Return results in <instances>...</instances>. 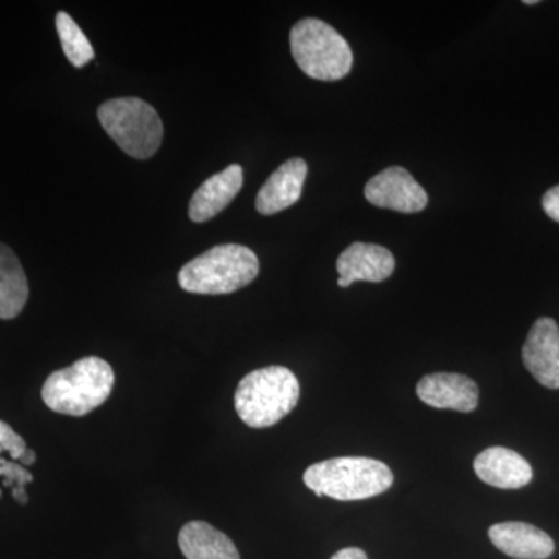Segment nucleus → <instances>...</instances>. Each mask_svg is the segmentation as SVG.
Instances as JSON below:
<instances>
[{
  "label": "nucleus",
  "instance_id": "obj_9",
  "mask_svg": "<svg viewBox=\"0 0 559 559\" xmlns=\"http://www.w3.org/2000/svg\"><path fill=\"white\" fill-rule=\"evenodd\" d=\"M336 270L341 288H348L355 282L381 283L395 271V259L382 246L353 242L341 253Z\"/></svg>",
  "mask_w": 559,
  "mask_h": 559
},
{
  "label": "nucleus",
  "instance_id": "obj_12",
  "mask_svg": "<svg viewBox=\"0 0 559 559\" xmlns=\"http://www.w3.org/2000/svg\"><path fill=\"white\" fill-rule=\"evenodd\" d=\"M307 175V162L299 157L280 165L257 194L255 207L259 213L264 216L275 215L296 204L300 200Z\"/></svg>",
  "mask_w": 559,
  "mask_h": 559
},
{
  "label": "nucleus",
  "instance_id": "obj_1",
  "mask_svg": "<svg viewBox=\"0 0 559 559\" xmlns=\"http://www.w3.org/2000/svg\"><path fill=\"white\" fill-rule=\"evenodd\" d=\"M112 367L105 359L90 356L75 364L53 371L43 388V401L58 414L69 417H84L100 407L112 392Z\"/></svg>",
  "mask_w": 559,
  "mask_h": 559
},
{
  "label": "nucleus",
  "instance_id": "obj_22",
  "mask_svg": "<svg viewBox=\"0 0 559 559\" xmlns=\"http://www.w3.org/2000/svg\"><path fill=\"white\" fill-rule=\"evenodd\" d=\"M13 498L16 502H20L21 506H25L28 502L27 492H25V488L14 487L13 488Z\"/></svg>",
  "mask_w": 559,
  "mask_h": 559
},
{
  "label": "nucleus",
  "instance_id": "obj_26",
  "mask_svg": "<svg viewBox=\"0 0 559 559\" xmlns=\"http://www.w3.org/2000/svg\"><path fill=\"white\" fill-rule=\"evenodd\" d=\"M0 496H2V492H0Z\"/></svg>",
  "mask_w": 559,
  "mask_h": 559
},
{
  "label": "nucleus",
  "instance_id": "obj_6",
  "mask_svg": "<svg viewBox=\"0 0 559 559\" xmlns=\"http://www.w3.org/2000/svg\"><path fill=\"white\" fill-rule=\"evenodd\" d=\"M97 116L109 138L128 156L145 160L160 148L164 124L148 103L135 97L114 98L103 103Z\"/></svg>",
  "mask_w": 559,
  "mask_h": 559
},
{
  "label": "nucleus",
  "instance_id": "obj_18",
  "mask_svg": "<svg viewBox=\"0 0 559 559\" xmlns=\"http://www.w3.org/2000/svg\"><path fill=\"white\" fill-rule=\"evenodd\" d=\"M0 476L5 477L3 485L10 488H24L25 485L32 484L33 481L31 471L24 468V466L17 465V463L3 460L2 457H0Z\"/></svg>",
  "mask_w": 559,
  "mask_h": 559
},
{
  "label": "nucleus",
  "instance_id": "obj_20",
  "mask_svg": "<svg viewBox=\"0 0 559 559\" xmlns=\"http://www.w3.org/2000/svg\"><path fill=\"white\" fill-rule=\"evenodd\" d=\"M543 209L549 218L559 223V186L554 187L544 194Z\"/></svg>",
  "mask_w": 559,
  "mask_h": 559
},
{
  "label": "nucleus",
  "instance_id": "obj_14",
  "mask_svg": "<svg viewBox=\"0 0 559 559\" xmlns=\"http://www.w3.org/2000/svg\"><path fill=\"white\" fill-rule=\"evenodd\" d=\"M245 176L240 165H230L226 170L205 180L194 191L189 205V216L193 223H205L215 218L240 193Z\"/></svg>",
  "mask_w": 559,
  "mask_h": 559
},
{
  "label": "nucleus",
  "instance_id": "obj_16",
  "mask_svg": "<svg viewBox=\"0 0 559 559\" xmlns=\"http://www.w3.org/2000/svg\"><path fill=\"white\" fill-rule=\"evenodd\" d=\"M28 300V282L16 253L0 242V319L17 318Z\"/></svg>",
  "mask_w": 559,
  "mask_h": 559
},
{
  "label": "nucleus",
  "instance_id": "obj_2",
  "mask_svg": "<svg viewBox=\"0 0 559 559\" xmlns=\"http://www.w3.org/2000/svg\"><path fill=\"white\" fill-rule=\"evenodd\" d=\"M300 400V384L286 367L250 371L235 392V411L253 429L271 428L286 417Z\"/></svg>",
  "mask_w": 559,
  "mask_h": 559
},
{
  "label": "nucleus",
  "instance_id": "obj_7",
  "mask_svg": "<svg viewBox=\"0 0 559 559\" xmlns=\"http://www.w3.org/2000/svg\"><path fill=\"white\" fill-rule=\"evenodd\" d=\"M367 201L374 207L418 213L428 205V194L406 168H385L367 182Z\"/></svg>",
  "mask_w": 559,
  "mask_h": 559
},
{
  "label": "nucleus",
  "instance_id": "obj_10",
  "mask_svg": "<svg viewBox=\"0 0 559 559\" xmlns=\"http://www.w3.org/2000/svg\"><path fill=\"white\" fill-rule=\"evenodd\" d=\"M418 399L436 409L476 411L479 388L465 374L432 373L421 378L417 385Z\"/></svg>",
  "mask_w": 559,
  "mask_h": 559
},
{
  "label": "nucleus",
  "instance_id": "obj_23",
  "mask_svg": "<svg viewBox=\"0 0 559 559\" xmlns=\"http://www.w3.org/2000/svg\"><path fill=\"white\" fill-rule=\"evenodd\" d=\"M22 466H32L33 463L36 462V452L32 450H27L24 452V455L20 459Z\"/></svg>",
  "mask_w": 559,
  "mask_h": 559
},
{
  "label": "nucleus",
  "instance_id": "obj_24",
  "mask_svg": "<svg viewBox=\"0 0 559 559\" xmlns=\"http://www.w3.org/2000/svg\"><path fill=\"white\" fill-rule=\"evenodd\" d=\"M525 5H536L538 0H524Z\"/></svg>",
  "mask_w": 559,
  "mask_h": 559
},
{
  "label": "nucleus",
  "instance_id": "obj_11",
  "mask_svg": "<svg viewBox=\"0 0 559 559\" xmlns=\"http://www.w3.org/2000/svg\"><path fill=\"white\" fill-rule=\"evenodd\" d=\"M474 471L481 481L500 489H520L533 479V469L527 460L502 447L480 452L474 460Z\"/></svg>",
  "mask_w": 559,
  "mask_h": 559
},
{
  "label": "nucleus",
  "instance_id": "obj_8",
  "mask_svg": "<svg viewBox=\"0 0 559 559\" xmlns=\"http://www.w3.org/2000/svg\"><path fill=\"white\" fill-rule=\"evenodd\" d=\"M522 360L540 385L559 389V326L554 319L540 318L533 323L522 347Z\"/></svg>",
  "mask_w": 559,
  "mask_h": 559
},
{
  "label": "nucleus",
  "instance_id": "obj_25",
  "mask_svg": "<svg viewBox=\"0 0 559 559\" xmlns=\"http://www.w3.org/2000/svg\"><path fill=\"white\" fill-rule=\"evenodd\" d=\"M2 452H3V451H2V450H0V454H2Z\"/></svg>",
  "mask_w": 559,
  "mask_h": 559
},
{
  "label": "nucleus",
  "instance_id": "obj_19",
  "mask_svg": "<svg viewBox=\"0 0 559 559\" xmlns=\"http://www.w3.org/2000/svg\"><path fill=\"white\" fill-rule=\"evenodd\" d=\"M0 450L9 452L13 460H20L28 450L25 440L3 421H0Z\"/></svg>",
  "mask_w": 559,
  "mask_h": 559
},
{
  "label": "nucleus",
  "instance_id": "obj_5",
  "mask_svg": "<svg viewBox=\"0 0 559 559\" xmlns=\"http://www.w3.org/2000/svg\"><path fill=\"white\" fill-rule=\"evenodd\" d=\"M294 61L310 79L337 81L353 68L347 39L326 22L307 17L294 25L289 35Z\"/></svg>",
  "mask_w": 559,
  "mask_h": 559
},
{
  "label": "nucleus",
  "instance_id": "obj_13",
  "mask_svg": "<svg viewBox=\"0 0 559 559\" xmlns=\"http://www.w3.org/2000/svg\"><path fill=\"white\" fill-rule=\"evenodd\" d=\"M489 539L500 551L516 559H546L555 551L554 539L543 530L525 522L492 525Z\"/></svg>",
  "mask_w": 559,
  "mask_h": 559
},
{
  "label": "nucleus",
  "instance_id": "obj_15",
  "mask_svg": "<svg viewBox=\"0 0 559 559\" xmlns=\"http://www.w3.org/2000/svg\"><path fill=\"white\" fill-rule=\"evenodd\" d=\"M179 547L187 559H240L234 540L204 521L183 525Z\"/></svg>",
  "mask_w": 559,
  "mask_h": 559
},
{
  "label": "nucleus",
  "instance_id": "obj_4",
  "mask_svg": "<svg viewBox=\"0 0 559 559\" xmlns=\"http://www.w3.org/2000/svg\"><path fill=\"white\" fill-rule=\"evenodd\" d=\"M304 481L318 498L362 500L388 491L393 473L380 460L336 457L311 465L305 471Z\"/></svg>",
  "mask_w": 559,
  "mask_h": 559
},
{
  "label": "nucleus",
  "instance_id": "obj_3",
  "mask_svg": "<svg viewBox=\"0 0 559 559\" xmlns=\"http://www.w3.org/2000/svg\"><path fill=\"white\" fill-rule=\"evenodd\" d=\"M260 261L241 245L215 246L179 271L180 288L202 296H221L245 288L257 278Z\"/></svg>",
  "mask_w": 559,
  "mask_h": 559
},
{
  "label": "nucleus",
  "instance_id": "obj_17",
  "mask_svg": "<svg viewBox=\"0 0 559 559\" xmlns=\"http://www.w3.org/2000/svg\"><path fill=\"white\" fill-rule=\"evenodd\" d=\"M57 31L62 50H64L70 64L80 69L94 60L95 53L90 39L86 38L79 24L66 11H60L57 14Z\"/></svg>",
  "mask_w": 559,
  "mask_h": 559
},
{
  "label": "nucleus",
  "instance_id": "obj_21",
  "mask_svg": "<svg viewBox=\"0 0 559 559\" xmlns=\"http://www.w3.org/2000/svg\"><path fill=\"white\" fill-rule=\"evenodd\" d=\"M331 559H369L366 551L358 549V547H348L334 554Z\"/></svg>",
  "mask_w": 559,
  "mask_h": 559
}]
</instances>
